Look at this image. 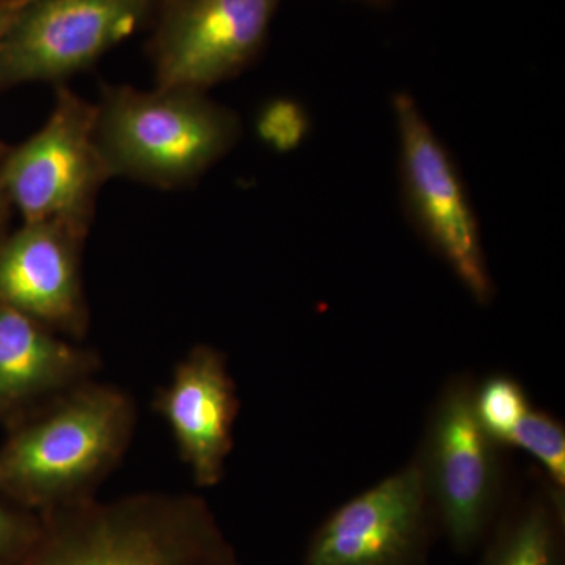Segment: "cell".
I'll use <instances>...</instances> for the list:
<instances>
[{
  "mask_svg": "<svg viewBox=\"0 0 565 565\" xmlns=\"http://www.w3.org/2000/svg\"><path fill=\"white\" fill-rule=\"evenodd\" d=\"M136 426L131 394L85 382L6 429L0 493L35 514L92 500L128 455Z\"/></svg>",
  "mask_w": 565,
  "mask_h": 565,
  "instance_id": "obj_1",
  "label": "cell"
},
{
  "mask_svg": "<svg viewBox=\"0 0 565 565\" xmlns=\"http://www.w3.org/2000/svg\"><path fill=\"white\" fill-rule=\"evenodd\" d=\"M40 515L36 537L6 565H244L199 494L96 497Z\"/></svg>",
  "mask_w": 565,
  "mask_h": 565,
  "instance_id": "obj_2",
  "label": "cell"
},
{
  "mask_svg": "<svg viewBox=\"0 0 565 565\" xmlns=\"http://www.w3.org/2000/svg\"><path fill=\"white\" fill-rule=\"evenodd\" d=\"M206 92L103 85L95 140L110 177L158 189L195 184L243 136L236 111Z\"/></svg>",
  "mask_w": 565,
  "mask_h": 565,
  "instance_id": "obj_3",
  "label": "cell"
},
{
  "mask_svg": "<svg viewBox=\"0 0 565 565\" xmlns=\"http://www.w3.org/2000/svg\"><path fill=\"white\" fill-rule=\"evenodd\" d=\"M55 87L43 128L0 158V188L22 223H55L87 239L111 177L95 140V104Z\"/></svg>",
  "mask_w": 565,
  "mask_h": 565,
  "instance_id": "obj_4",
  "label": "cell"
},
{
  "mask_svg": "<svg viewBox=\"0 0 565 565\" xmlns=\"http://www.w3.org/2000/svg\"><path fill=\"white\" fill-rule=\"evenodd\" d=\"M399 145L401 203L412 228L481 305L494 285L470 192L455 156L424 117L414 96H393Z\"/></svg>",
  "mask_w": 565,
  "mask_h": 565,
  "instance_id": "obj_5",
  "label": "cell"
},
{
  "mask_svg": "<svg viewBox=\"0 0 565 565\" xmlns=\"http://www.w3.org/2000/svg\"><path fill=\"white\" fill-rule=\"evenodd\" d=\"M475 386L468 375L449 379L427 418L415 457L435 519L462 553L484 537L504 486V446L478 422Z\"/></svg>",
  "mask_w": 565,
  "mask_h": 565,
  "instance_id": "obj_6",
  "label": "cell"
},
{
  "mask_svg": "<svg viewBox=\"0 0 565 565\" xmlns=\"http://www.w3.org/2000/svg\"><path fill=\"white\" fill-rule=\"evenodd\" d=\"M282 0H158L150 43L156 87L206 92L239 76L266 46Z\"/></svg>",
  "mask_w": 565,
  "mask_h": 565,
  "instance_id": "obj_7",
  "label": "cell"
},
{
  "mask_svg": "<svg viewBox=\"0 0 565 565\" xmlns=\"http://www.w3.org/2000/svg\"><path fill=\"white\" fill-rule=\"evenodd\" d=\"M158 0H31L0 44V92L65 84L131 36Z\"/></svg>",
  "mask_w": 565,
  "mask_h": 565,
  "instance_id": "obj_8",
  "label": "cell"
},
{
  "mask_svg": "<svg viewBox=\"0 0 565 565\" xmlns=\"http://www.w3.org/2000/svg\"><path fill=\"white\" fill-rule=\"evenodd\" d=\"M433 519L414 459L338 508L311 537L305 565H415Z\"/></svg>",
  "mask_w": 565,
  "mask_h": 565,
  "instance_id": "obj_9",
  "label": "cell"
},
{
  "mask_svg": "<svg viewBox=\"0 0 565 565\" xmlns=\"http://www.w3.org/2000/svg\"><path fill=\"white\" fill-rule=\"evenodd\" d=\"M84 244L79 234L46 222L0 234V305L82 343L90 330Z\"/></svg>",
  "mask_w": 565,
  "mask_h": 565,
  "instance_id": "obj_10",
  "label": "cell"
},
{
  "mask_svg": "<svg viewBox=\"0 0 565 565\" xmlns=\"http://www.w3.org/2000/svg\"><path fill=\"white\" fill-rule=\"evenodd\" d=\"M151 405L172 433L178 456L195 486L221 484L241 405L226 356L210 344L193 345Z\"/></svg>",
  "mask_w": 565,
  "mask_h": 565,
  "instance_id": "obj_11",
  "label": "cell"
},
{
  "mask_svg": "<svg viewBox=\"0 0 565 565\" xmlns=\"http://www.w3.org/2000/svg\"><path fill=\"white\" fill-rule=\"evenodd\" d=\"M95 349L0 305V424L6 429L96 379Z\"/></svg>",
  "mask_w": 565,
  "mask_h": 565,
  "instance_id": "obj_12",
  "label": "cell"
},
{
  "mask_svg": "<svg viewBox=\"0 0 565 565\" xmlns=\"http://www.w3.org/2000/svg\"><path fill=\"white\" fill-rule=\"evenodd\" d=\"M564 493L546 481L501 527L484 565H563Z\"/></svg>",
  "mask_w": 565,
  "mask_h": 565,
  "instance_id": "obj_13",
  "label": "cell"
},
{
  "mask_svg": "<svg viewBox=\"0 0 565 565\" xmlns=\"http://www.w3.org/2000/svg\"><path fill=\"white\" fill-rule=\"evenodd\" d=\"M530 408L525 390L511 375L493 374L475 386L476 416L498 445H509L516 424Z\"/></svg>",
  "mask_w": 565,
  "mask_h": 565,
  "instance_id": "obj_14",
  "label": "cell"
},
{
  "mask_svg": "<svg viewBox=\"0 0 565 565\" xmlns=\"http://www.w3.org/2000/svg\"><path fill=\"white\" fill-rule=\"evenodd\" d=\"M508 446L533 456L548 484L565 494V429L559 419L531 407L516 424Z\"/></svg>",
  "mask_w": 565,
  "mask_h": 565,
  "instance_id": "obj_15",
  "label": "cell"
},
{
  "mask_svg": "<svg viewBox=\"0 0 565 565\" xmlns=\"http://www.w3.org/2000/svg\"><path fill=\"white\" fill-rule=\"evenodd\" d=\"M310 126V115L302 104L289 98L267 103L259 114V136L278 151L296 150L308 136Z\"/></svg>",
  "mask_w": 565,
  "mask_h": 565,
  "instance_id": "obj_16",
  "label": "cell"
},
{
  "mask_svg": "<svg viewBox=\"0 0 565 565\" xmlns=\"http://www.w3.org/2000/svg\"><path fill=\"white\" fill-rule=\"evenodd\" d=\"M41 515L14 504L0 493V565L24 552L39 534Z\"/></svg>",
  "mask_w": 565,
  "mask_h": 565,
  "instance_id": "obj_17",
  "label": "cell"
},
{
  "mask_svg": "<svg viewBox=\"0 0 565 565\" xmlns=\"http://www.w3.org/2000/svg\"><path fill=\"white\" fill-rule=\"evenodd\" d=\"M29 2L31 0H0V44Z\"/></svg>",
  "mask_w": 565,
  "mask_h": 565,
  "instance_id": "obj_18",
  "label": "cell"
},
{
  "mask_svg": "<svg viewBox=\"0 0 565 565\" xmlns=\"http://www.w3.org/2000/svg\"><path fill=\"white\" fill-rule=\"evenodd\" d=\"M11 212H13V210H11L9 199H7L6 193H3L2 188H0V234L9 232Z\"/></svg>",
  "mask_w": 565,
  "mask_h": 565,
  "instance_id": "obj_19",
  "label": "cell"
},
{
  "mask_svg": "<svg viewBox=\"0 0 565 565\" xmlns=\"http://www.w3.org/2000/svg\"><path fill=\"white\" fill-rule=\"evenodd\" d=\"M356 2H362L364 6L374 7V9H388L392 6L393 0H356Z\"/></svg>",
  "mask_w": 565,
  "mask_h": 565,
  "instance_id": "obj_20",
  "label": "cell"
},
{
  "mask_svg": "<svg viewBox=\"0 0 565 565\" xmlns=\"http://www.w3.org/2000/svg\"><path fill=\"white\" fill-rule=\"evenodd\" d=\"M9 145L3 143L2 140H0V158H2L3 154H6L7 150H9Z\"/></svg>",
  "mask_w": 565,
  "mask_h": 565,
  "instance_id": "obj_21",
  "label": "cell"
}]
</instances>
